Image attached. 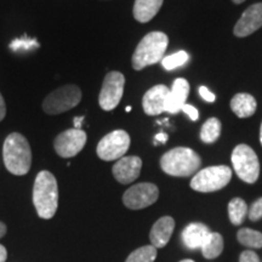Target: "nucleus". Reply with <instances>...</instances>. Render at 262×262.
<instances>
[{
    "instance_id": "obj_1",
    "label": "nucleus",
    "mask_w": 262,
    "mask_h": 262,
    "mask_svg": "<svg viewBox=\"0 0 262 262\" xmlns=\"http://www.w3.org/2000/svg\"><path fill=\"white\" fill-rule=\"evenodd\" d=\"M33 204L39 217L49 220L54 217L58 208V186L50 171L42 170L37 175L33 187Z\"/></svg>"
},
{
    "instance_id": "obj_2",
    "label": "nucleus",
    "mask_w": 262,
    "mask_h": 262,
    "mask_svg": "<svg viewBox=\"0 0 262 262\" xmlns=\"http://www.w3.org/2000/svg\"><path fill=\"white\" fill-rule=\"evenodd\" d=\"M3 157L6 169L14 175H26L31 169V146L22 134L12 133L6 137L3 146Z\"/></svg>"
},
{
    "instance_id": "obj_3",
    "label": "nucleus",
    "mask_w": 262,
    "mask_h": 262,
    "mask_svg": "<svg viewBox=\"0 0 262 262\" xmlns=\"http://www.w3.org/2000/svg\"><path fill=\"white\" fill-rule=\"evenodd\" d=\"M202 159L187 147H176L160 158V168L165 173L176 178H187L198 172Z\"/></svg>"
},
{
    "instance_id": "obj_4",
    "label": "nucleus",
    "mask_w": 262,
    "mask_h": 262,
    "mask_svg": "<svg viewBox=\"0 0 262 262\" xmlns=\"http://www.w3.org/2000/svg\"><path fill=\"white\" fill-rule=\"evenodd\" d=\"M168 44V35L163 32H150L145 35L133 55L134 70L141 71L162 61Z\"/></svg>"
},
{
    "instance_id": "obj_5",
    "label": "nucleus",
    "mask_w": 262,
    "mask_h": 262,
    "mask_svg": "<svg viewBox=\"0 0 262 262\" xmlns=\"http://www.w3.org/2000/svg\"><path fill=\"white\" fill-rule=\"evenodd\" d=\"M232 179V170L226 165L209 166L193 176L191 187L196 192L210 193L222 189Z\"/></svg>"
},
{
    "instance_id": "obj_6",
    "label": "nucleus",
    "mask_w": 262,
    "mask_h": 262,
    "mask_svg": "<svg viewBox=\"0 0 262 262\" xmlns=\"http://www.w3.org/2000/svg\"><path fill=\"white\" fill-rule=\"evenodd\" d=\"M232 164L238 178L255 183L260 176V162L255 150L248 145H238L232 152Z\"/></svg>"
},
{
    "instance_id": "obj_7",
    "label": "nucleus",
    "mask_w": 262,
    "mask_h": 262,
    "mask_svg": "<svg viewBox=\"0 0 262 262\" xmlns=\"http://www.w3.org/2000/svg\"><path fill=\"white\" fill-rule=\"evenodd\" d=\"M81 100V91L77 85H66L49 94L42 102V110L48 114H60L77 107Z\"/></svg>"
},
{
    "instance_id": "obj_8",
    "label": "nucleus",
    "mask_w": 262,
    "mask_h": 262,
    "mask_svg": "<svg viewBox=\"0 0 262 262\" xmlns=\"http://www.w3.org/2000/svg\"><path fill=\"white\" fill-rule=\"evenodd\" d=\"M130 147V136L124 130H114L98 142L97 156L106 162L123 158Z\"/></svg>"
},
{
    "instance_id": "obj_9",
    "label": "nucleus",
    "mask_w": 262,
    "mask_h": 262,
    "mask_svg": "<svg viewBox=\"0 0 262 262\" xmlns=\"http://www.w3.org/2000/svg\"><path fill=\"white\" fill-rule=\"evenodd\" d=\"M124 85L125 77L120 72H110L106 74L98 96V103L103 111H113L119 104L124 94Z\"/></svg>"
},
{
    "instance_id": "obj_10",
    "label": "nucleus",
    "mask_w": 262,
    "mask_h": 262,
    "mask_svg": "<svg viewBox=\"0 0 262 262\" xmlns=\"http://www.w3.org/2000/svg\"><path fill=\"white\" fill-rule=\"evenodd\" d=\"M159 189L155 183L142 182L130 187L123 195V203L131 210H140L158 201Z\"/></svg>"
},
{
    "instance_id": "obj_11",
    "label": "nucleus",
    "mask_w": 262,
    "mask_h": 262,
    "mask_svg": "<svg viewBox=\"0 0 262 262\" xmlns=\"http://www.w3.org/2000/svg\"><path fill=\"white\" fill-rule=\"evenodd\" d=\"M88 136L83 129H70L61 133L55 139L54 147L56 153L62 158L75 157L86 143Z\"/></svg>"
},
{
    "instance_id": "obj_12",
    "label": "nucleus",
    "mask_w": 262,
    "mask_h": 262,
    "mask_svg": "<svg viewBox=\"0 0 262 262\" xmlns=\"http://www.w3.org/2000/svg\"><path fill=\"white\" fill-rule=\"evenodd\" d=\"M262 27V3L249 6L235 24L234 34L239 38L248 37Z\"/></svg>"
},
{
    "instance_id": "obj_13",
    "label": "nucleus",
    "mask_w": 262,
    "mask_h": 262,
    "mask_svg": "<svg viewBox=\"0 0 262 262\" xmlns=\"http://www.w3.org/2000/svg\"><path fill=\"white\" fill-rule=\"evenodd\" d=\"M141 168H142V160L140 157H123L113 165V176L118 182L126 185L139 178Z\"/></svg>"
},
{
    "instance_id": "obj_14",
    "label": "nucleus",
    "mask_w": 262,
    "mask_h": 262,
    "mask_svg": "<svg viewBox=\"0 0 262 262\" xmlns=\"http://www.w3.org/2000/svg\"><path fill=\"white\" fill-rule=\"evenodd\" d=\"M170 90L165 85H156L145 94L142 98V107L146 114L148 116H158L165 112L166 98Z\"/></svg>"
},
{
    "instance_id": "obj_15",
    "label": "nucleus",
    "mask_w": 262,
    "mask_h": 262,
    "mask_svg": "<svg viewBox=\"0 0 262 262\" xmlns=\"http://www.w3.org/2000/svg\"><path fill=\"white\" fill-rule=\"evenodd\" d=\"M189 94V84L183 78H178L173 81L171 90L166 98L165 112L176 114L182 111V107L186 104Z\"/></svg>"
},
{
    "instance_id": "obj_16",
    "label": "nucleus",
    "mask_w": 262,
    "mask_h": 262,
    "mask_svg": "<svg viewBox=\"0 0 262 262\" xmlns=\"http://www.w3.org/2000/svg\"><path fill=\"white\" fill-rule=\"evenodd\" d=\"M173 228H175V220L171 216L160 217L150 229L149 239L150 243H152L150 245H153L157 249L165 247L171 238Z\"/></svg>"
},
{
    "instance_id": "obj_17",
    "label": "nucleus",
    "mask_w": 262,
    "mask_h": 262,
    "mask_svg": "<svg viewBox=\"0 0 262 262\" xmlns=\"http://www.w3.org/2000/svg\"><path fill=\"white\" fill-rule=\"evenodd\" d=\"M210 229L208 226L201 222H193L189 224L182 232V241L186 248L191 249H202L203 245L206 243L209 235H210Z\"/></svg>"
},
{
    "instance_id": "obj_18",
    "label": "nucleus",
    "mask_w": 262,
    "mask_h": 262,
    "mask_svg": "<svg viewBox=\"0 0 262 262\" xmlns=\"http://www.w3.org/2000/svg\"><path fill=\"white\" fill-rule=\"evenodd\" d=\"M164 0H135L134 4V17L141 24L149 22L158 14Z\"/></svg>"
},
{
    "instance_id": "obj_19",
    "label": "nucleus",
    "mask_w": 262,
    "mask_h": 262,
    "mask_svg": "<svg viewBox=\"0 0 262 262\" xmlns=\"http://www.w3.org/2000/svg\"><path fill=\"white\" fill-rule=\"evenodd\" d=\"M256 100L250 94H237L231 100V108L238 118L251 117L256 111Z\"/></svg>"
},
{
    "instance_id": "obj_20",
    "label": "nucleus",
    "mask_w": 262,
    "mask_h": 262,
    "mask_svg": "<svg viewBox=\"0 0 262 262\" xmlns=\"http://www.w3.org/2000/svg\"><path fill=\"white\" fill-rule=\"evenodd\" d=\"M224 247L225 243L222 235L220 233H216V232H211L206 243L203 245L202 254L208 260H214V258L219 257L222 254Z\"/></svg>"
},
{
    "instance_id": "obj_21",
    "label": "nucleus",
    "mask_w": 262,
    "mask_h": 262,
    "mask_svg": "<svg viewBox=\"0 0 262 262\" xmlns=\"http://www.w3.org/2000/svg\"><path fill=\"white\" fill-rule=\"evenodd\" d=\"M248 214V205L242 198H234L228 204L229 220L234 226L242 225Z\"/></svg>"
},
{
    "instance_id": "obj_22",
    "label": "nucleus",
    "mask_w": 262,
    "mask_h": 262,
    "mask_svg": "<svg viewBox=\"0 0 262 262\" xmlns=\"http://www.w3.org/2000/svg\"><path fill=\"white\" fill-rule=\"evenodd\" d=\"M237 239L242 245L251 249L262 248V233L251 228H242L237 233Z\"/></svg>"
},
{
    "instance_id": "obj_23",
    "label": "nucleus",
    "mask_w": 262,
    "mask_h": 262,
    "mask_svg": "<svg viewBox=\"0 0 262 262\" xmlns=\"http://www.w3.org/2000/svg\"><path fill=\"white\" fill-rule=\"evenodd\" d=\"M221 135V122L217 118H210L203 124L201 139L205 143H212Z\"/></svg>"
},
{
    "instance_id": "obj_24",
    "label": "nucleus",
    "mask_w": 262,
    "mask_h": 262,
    "mask_svg": "<svg viewBox=\"0 0 262 262\" xmlns=\"http://www.w3.org/2000/svg\"><path fill=\"white\" fill-rule=\"evenodd\" d=\"M157 258V248L153 245H145L134 250L125 262H155Z\"/></svg>"
},
{
    "instance_id": "obj_25",
    "label": "nucleus",
    "mask_w": 262,
    "mask_h": 262,
    "mask_svg": "<svg viewBox=\"0 0 262 262\" xmlns=\"http://www.w3.org/2000/svg\"><path fill=\"white\" fill-rule=\"evenodd\" d=\"M188 54L186 51H179L176 54L169 55V56L164 57L162 60V64L163 67L165 68L166 71H172L175 68L181 67L188 61Z\"/></svg>"
},
{
    "instance_id": "obj_26",
    "label": "nucleus",
    "mask_w": 262,
    "mask_h": 262,
    "mask_svg": "<svg viewBox=\"0 0 262 262\" xmlns=\"http://www.w3.org/2000/svg\"><path fill=\"white\" fill-rule=\"evenodd\" d=\"M9 48L11 49L14 52H19V51H31L33 49L39 48V42L37 39L29 38L28 35H25L22 38H16L10 42Z\"/></svg>"
},
{
    "instance_id": "obj_27",
    "label": "nucleus",
    "mask_w": 262,
    "mask_h": 262,
    "mask_svg": "<svg viewBox=\"0 0 262 262\" xmlns=\"http://www.w3.org/2000/svg\"><path fill=\"white\" fill-rule=\"evenodd\" d=\"M248 216L251 221H258L262 219V198H258L251 205L250 210L248 211Z\"/></svg>"
},
{
    "instance_id": "obj_28",
    "label": "nucleus",
    "mask_w": 262,
    "mask_h": 262,
    "mask_svg": "<svg viewBox=\"0 0 262 262\" xmlns=\"http://www.w3.org/2000/svg\"><path fill=\"white\" fill-rule=\"evenodd\" d=\"M239 262H260V257L253 250H245L239 256Z\"/></svg>"
},
{
    "instance_id": "obj_29",
    "label": "nucleus",
    "mask_w": 262,
    "mask_h": 262,
    "mask_svg": "<svg viewBox=\"0 0 262 262\" xmlns=\"http://www.w3.org/2000/svg\"><path fill=\"white\" fill-rule=\"evenodd\" d=\"M182 111H183V112H185L186 114H187V116L189 117V119L193 120V122H194V120H198L199 113H198V110H196V108H195L194 106H192V104H187V103H186L185 106L182 107Z\"/></svg>"
},
{
    "instance_id": "obj_30",
    "label": "nucleus",
    "mask_w": 262,
    "mask_h": 262,
    "mask_svg": "<svg viewBox=\"0 0 262 262\" xmlns=\"http://www.w3.org/2000/svg\"><path fill=\"white\" fill-rule=\"evenodd\" d=\"M199 95H201L203 100L206 101V102H210V103L214 102L215 98H216L215 95L212 94L211 91L209 90L206 86H201V88H199Z\"/></svg>"
},
{
    "instance_id": "obj_31",
    "label": "nucleus",
    "mask_w": 262,
    "mask_h": 262,
    "mask_svg": "<svg viewBox=\"0 0 262 262\" xmlns=\"http://www.w3.org/2000/svg\"><path fill=\"white\" fill-rule=\"evenodd\" d=\"M5 114H6V104H5L4 98L2 96V94H0V122L4 119Z\"/></svg>"
},
{
    "instance_id": "obj_32",
    "label": "nucleus",
    "mask_w": 262,
    "mask_h": 262,
    "mask_svg": "<svg viewBox=\"0 0 262 262\" xmlns=\"http://www.w3.org/2000/svg\"><path fill=\"white\" fill-rule=\"evenodd\" d=\"M156 141H157V142H155L156 145H157V143H165L166 141H168V135H166L165 133L157 134V135H156Z\"/></svg>"
},
{
    "instance_id": "obj_33",
    "label": "nucleus",
    "mask_w": 262,
    "mask_h": 262,
    "mask_svg": "<svg viewBox=\"0 0 262 262\" xmlns=\"http://www.w3.org/2000/svg\"><path fill=\"white\" fill-rule=\"evenodd\" d=\"M85 119V116H81V117H75L74 118V129H81V125H83V122Z\"/></svg>"
},
{
    "instance_id": "obj_34",
    "label": "nucleus",
    "mask_w": 262,
    "mask_h": 262,
    "mask_svg": "<svg viewBox=\"0 0 262 262\" xmlns=\"http://www.w3.org/2000/svg\"><path fill=\"white\" fill-rule=\"evenodd\" d=\"M6 257H8V251H6L5 247L0 244V262H5Z\"/></svg>"
},
{
    "instance_id": "obj_35",
    "label": "nucleus",
    "mask_w": 262,
    "mask_h": 262,
    "mask_svg": "<svg viewBox=\"0 0 262 262\" xmlns=\"http://www.w3.org/2000/svg\"><path fill=\"white\" fill-rule=\"evenodd\" d=\"M6 233V226L3 222H0V238H3Z\"/></svg>"
},
{
    "instance_id": "obj_36",
    "label": "nucleus",
    "mask_w": 262,
    "mask_h": 262,
    "mask_svg": "<svg viewBox=\"0 0 262 262\" xmlns=\"http://www.w3.org/2000/svg\"><path fill=\"white\" fill-rule=\"evenodd\" d=\"M232 2H233L234 4H242V3H244L245 0H232Z\"/></svg>"
},
{
    "instance_id": "obj_37",
    "label": "nucleus",
    "mask_w": 262,
    "mask_h": 262,
    "mask_svg": "<svg viewBox=\"0 0 262 262\" xmlns=\"http://www.w3.org/2000/svg\"><path fill=\"white\" fill-rule=\"evenodd\" d=\"M260 141H261V145H262V123H261V127H260Z\"/></svg>"
},
{
    "instance_id": "obj_38",
    "label": "nucleus",
    "mask_w": 262,
    "mask_h": 262,
    "mask_svg": "<svg viewBox=\"0 0 262 262\" xmlns=\"http://www.w3.org/2000/svg\"><path fill=\"white\" fill-rule=\"evenodd\" d=\"M180 262H194V261L189 260V258H186V260H182V261H180Z\"/></svg>"
},
{
    "instance_id": "obj_39",
    "label": "nucleus",
    "mask_w": 262,
    "mask_h": 262,
    "mask_svg": "<svg viewBox=\"0 0 262 262\" xmlns=\"http://www.w3.org/2000/svg\"><path fill=\"white\" fill-rule=\"evenodd\" d=\"M125 111H126V112H130V111H131V107H130V106H127V107L125 108Z\"/></svg>"
}]
</instances>
